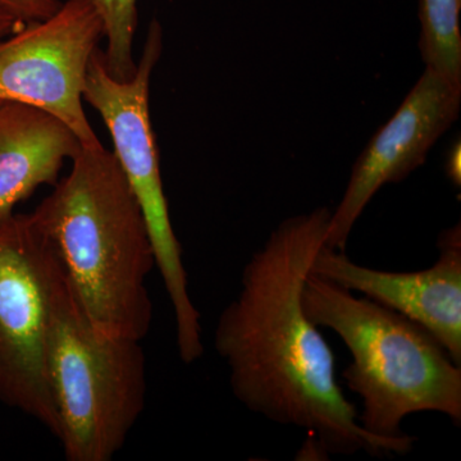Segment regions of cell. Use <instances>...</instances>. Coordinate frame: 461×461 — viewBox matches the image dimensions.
<instances>
[{
    "label": "cell",
    "mask_w": 461,
    "mask_h": 461,
    "mask_svg": "<svg viewBox=\"0 0 461 461\" xmlns=\"http://www.w3.org/2000/svg\"><path fill=\"white\" fill-rule=\"evenodd\" d=\"M330 211L287 218L245 264L238 296L223 309L214 348L233 395L249 411L308 433L329 455H406L415 437L391 441L360 426L336 378L335 354L303 309V288L326 245Z\"/></svg>",
    "instance_id": "obj_1"
},
{
    "label": "cell",
    "mask_w": 461,
    "mask_h": 461,
    "mask_svg": "<svg viewBox=\"0 0 461 461\" xmlns=\"http://www.w3.org/2000/svg\"><path fill=\"white\" fill-rule=\"evenodd\" d=\"M53 242L91 323L142 341L153 321L147 286L156 268L141 206L113 151L83 147L32 212Z\"/></svg>",
    "instance_id": "obj_2"
},
{
    "label": "cell",
    "mask_w": 461,
    "mask_h": 461,
    "mask_svg": "<svg viewBox=\"0 0 461 461\" xmlns=\"http://www.w3.org/2000/svg\"><path fill=\"white\" fill-rule=\"evenodd\" d=\"M303 309L350 351L342 377L362 400L360 426L378 438H409L402 420L433 411L461 424V366L420 324L368 297L315 275L306 277Z\"/></svg>",
    "instance_id": "obj_3"
},
{
    "label": "cell",
    "mask_w": 461,
    "mask_h": 461,
    "mask_svg": "<svg viewBox=\"0 0 461 461\" xmlns=\"http://www.w3.org/2000/svg\"><path fill=\"white\" fill-rule=\"evenodd\" d=\"M47 366L66 460L113 459L147 405V355L139 339L107 335L91 323L56 248Z\"/></svg>",
    "instance_id": "obj_4"
},
{
    "label": "cell",
    "mask_w": 461,
    "mask_h": 461,
    "mask_svg": "<svg viewBox=\"0 0 461 461\" xmlns=\"http://www.w3.org/2000/svg\"><path fill=\"white\" fill-rule=\"evenodd\" d=\"M162 50V27L153 21L135 75L130 80L118 81L109 75L103 51L98 48L87 66L83 99L107 124L113 140V154L141 206L156 268L162 276L175 313L178 355L182 362L191 364L204 354L202 323L199 311L191 300L181 244L169 217L157 139L149 112L150 77Z\"/></svg>",
    "instance_id": "obj_5"
},
{
    "label": "cell",
    "mask_w": 461,
    "mask_h": 461,
    "mask_svg": "<svg viewBox=\"0 0 461 461\" xmlns=\"http://www.w3.org/2000/svg\"><path fill=\"white\" fill-rule=\"evenodd\" d=\"M53 249L32 213L0 217V402L58 438L47 366Z\"/></svg>",
    "instance_id": "obj_6"
},
{
    "label": "cell",
    "mask_w": 461,
    "mask_h": 461,
    "mask_svg": "<svg viewBox=\"0 0 461 461\" xmlns=\"http://www.w3.org/2000/svg\"><path fill=\"white\" fill-rule=\"evenodd\" d=\"M102 38L103 23L89 0H66L53 16L0 39V102L41 109L67 124L83 147L99 144L83 91Z\"/></svg>",
    "instance_id": "obj_7"
},
{
    "label": "cell",
    "mask_w": 461,
    "mask_h": 461,
    "mask_svg": "<svg viewBox=\"0 0 461 461\" xmlns=\"http://www.w3.org/2000/svg\"><path fill=\"white\" fill-rule=\"evenodd\" d=\"M461 87L426 68L396 113L364 149L341 202L330 212L326 247L345 251L357 218L384 185L424 165L430 148L457 120Z\"/></svg>",
    "instance_id": "obj_8"
},
{
    "label": "cell",
    "mask_w": 461,
    "mask_h": 461,
    "mask_svg": "<svg viewBox=\"0 0 461 461\" xmlns=\"http://www.w3.org/2000/svg\"><path fill=\"white\" fill-rule=\"evenodd\" d=\"M438 259L418 272H387L351 262L345 251L324 245L312 264V275L362 293L429 330L461 366V229L442 230Z\"/></svg>",
    "instance_id": "obj_9"
},
{
    "label": "cell",
    "mask_w": 461,
    "mask_h": 461,
    "mask_svg": "<svg viewBox=\"0 0 461 461\" xmlns=\"http://www.w3.org/2000/svg\"><path fill=\"white\" fill-rule=\"evenodd\" d=\"M83 149L57 117L21 103L0 104V217L14 213L42 185H56L67 159Z\"/></svg>",
    "instance_id": "obj_10"
},
{
    "label": "cell",
    "mask_w": 461,
    "mask_h": 461,
    "mask_svg": "<svg viewBox=\"0 0 461 461\" xmlns=\"http://www.w3.org/2000/svg\"><path fill=\"white\" fill-rule=\"evenodd\" d=\"M461 0H420V48L426 68L461 87Z\"/></svg>",
    "instance_id": "obj_11"
},
{
    "label": "cell",
    "mask_w": 461,
    "mask_h": 461,
    "mask_svg": "<svg viewBox=\"0 0 461 461\" xmlns=\"http://www.w3.org/2000/svg\"><path fill=\"white\" fill-rule=\"evenodd\" d=\"M98 12L107 39L103 51L105 67L115 80L127 81L135 75L133 38L138 29V0H89Z\"/></svg>",
    "instance_id": "obj_12"
},
{
    "label": "cell",
    "mask_w": 461,
    "mask_h": 461,
    "mask_svg": "<svg viewBox=\"0 0 461 461\" xmlns=\"http://www.w3.org/2000/svg\"><path fill=\"white\" fill-rule=\"evenodd\" d=\"M60 5V0H0V16L27 25L53 16Z\"/></svg>",
    "instance_id": "obj_13"
},
{
    "label": "cell",
    "mask_w": 461,
    "mask_h": 461,
    "mask_svg": "<svg viewBox=\"0 0 461 461\" xmlns=\"http://www.w3.org/2000/svg\"><path fill=\"white\" fill-rule=\"evenodd\" d=\"M446 175L448 180L453 182L454 186L460 187L461 185V144L460 141L455 142L447 154L446 159Z\"/></svg>",
    "instance_id": "obj_14"
},
{
    "label": "cell",
    "mask_w": 461,
    "mask_h": 461,
    "mask_svg": "<svg viewBox=\"0 0 461 461\" xmlns=\"http://www.w3.org/2000/svg\"><path fill=\"white\" fill-rule=\"evenodd\" d=\"M23 26H25L23 23H18L16 20L0 16V39L7 38L12 33L23 29Z\"/></svg>",
    "instance_id": "obj_15"
},
{
    "label": "cell",
    "mask_w": 461,
    "mask_h": 461,
    "mask_svg": "<svg viewBox=\"0 0 461 461\" xmlns=\"http://www.w3.org/2000/svg\"><path fill=\"white\" fill-rule=\"evenodd\" d=\"M3 102H0V104H2Z\"/></svg>",
    "instance_id": "obj_16"
}]
</instances>
